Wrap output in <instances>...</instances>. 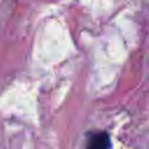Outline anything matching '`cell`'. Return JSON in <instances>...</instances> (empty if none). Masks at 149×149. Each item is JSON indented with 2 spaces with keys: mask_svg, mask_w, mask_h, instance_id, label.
Here are the masks:
<instances>
[{
  "mask_svg": "<svg viewBox=\"0 0 149 149\" xmlns=\"http://www.w3.org/2000/svg\"><path fill=\"white\" fill-rule=\"evenodd\" d=\"M87 148L90 149H107L112 147L111 139L106 132H95L91 133L87 137Z\"/></svg>",
  "mask_w": 149,
  "mask_h": 149,
  "instance_id": "obj_1",
  "label": "cell"
}]
</instances>
